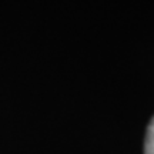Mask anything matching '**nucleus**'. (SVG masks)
<instances>
[{"label":"nucleus","mask_w":154,"mask_h":154,"mask_svg":"<svg viewBox=\"0 0 154 154\" xmlns=\"http://www.w3.org/2000/svg\"><path fill=\"white\" fill-rule=\"evenodd\" d=\"M144 154H154V117L147 127V134L144 141Z\"/></svg>","instance_id":"f257e3e1"}]
</instances>
